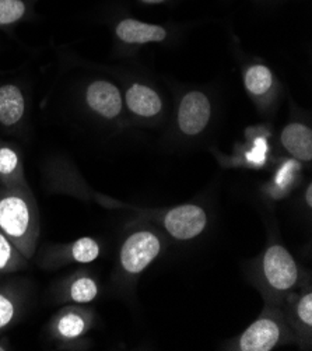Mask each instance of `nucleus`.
Segmentation results:
<instances>
[{
	"label": "nucleus",
	"mask_w": 312,
	"mask_h": 351,
	"mask_svg": "<svg viewBox=\"0 0 312 351\" xmlns=\"http://www.w3.org/2000/svg\"><path fill=\"white\" fill-rule=\"evenodd\" d=\"M99 243L91 237H83L73 243L67 245L63 250L62 258L66 262L77 263H91L99 256Z\"/></svg>",
	"instance_id": "dca6fc26"
},
{
	"label": "nucleus",
	"mask_w": 312,
	"mask_h": 351,
	"mask_svg": "<svg viewBox=\"0 0 312 351\" xmlns=\"http://www.w3.org/2000/svg\"><path fill=\"white\" fill-rule=\"evenodd\" d=\"M20 294L10 287H0V330L10 326L20 315Z\"/></svg>",
	"instance_id": "a211bd4d"
},
{
	"label": "nucleus",
	"mask_w": 312,
	"mask_h": 351,
	"mask_svg": "<svg viewBox=\"0 0 312 351\" xmlns=\"http://www.w3.org/2000/svg\"><path fill=\"white\" fill-rule=\"evenodd\" d=\"M283 147L300 161L312 158V130L302 123H290L282 132Z\"/></svg>",
	"instance_id": "f8f14e48"
},
{
	"label": "nucleus",
	"mask_w": 312,
	"mask_h": 351,
	"mask_svg": "<svg viewBox=\"0 0 312 351\" xmlns=\"http://www.w3.org/2000/svg\"><path fill=\"white\" fill-rule=\"evenodd\" d=\"M25 14L23 0H0V25H10Z\"/></svg>",
	"instance_id": "aec40b11"
},
{
	"label": "nucleus",
	"mask_w": 312,
	"mask_h": 351,
	"mask_svg": "<svg viewBox=\"0 0 312 351\" xmlns=\"http://www.w3.org/2000/svg\"><path fill=\"white\" fill-rule=\"evenodd\" d=\"M0 184L3 188L27 186L24 168L17 152L10 146H0Z\"/></svg>",
	"instance_id": "4468645a"
},
{
	"label": "nucleus",
	"mask_w": 312,
	"mask_h": 351,
	"mask_svg": "<svg viewBox=\"0 0 312 351\" xmlns=\"http://www.w3.org/2000/svg\"><path fill=\"white\" fill-rule=\"evenodd\" d=\"M5 350H8V347L3 346V344H0V351H5Z\"/></svg>",
	"instance_id": "5701e85b"
},
{
	"label": "nucleus",
	"mask_w": 312,
	"mask_h": 351,
	"mask_svg": "<svg viewBox=\"0 0 312 351\" xmlns=\"http://www.w3.org/2000/svg\"><path fill=\"white\" fill-rule=\"evenodd\" d=\"M285 319L293 333L294 341L301 347H309L312 335V293L287 294L285 297Z\"/></svg>",
	"instance_id": "423d86ee"
},
{
	"label": "nucleus",
	"mask_w": 312,
	"mask_h": 351,
	"mask_svg": "<svg viewBox=\"0 0 312 351\" xmlns=\"http://www.w3.org/2000/svg\"><path fill=\"white\" fill-rule=\"evenodd\" d=\"M142 2H146V3H161V2H164V0H142Z\"/></svg>",
	"instance_id": "4be33fe9"
},
{
	"label": "nucleus",
	"mask_w": 312,
	"mask_h": 351,
	"mask_svg": "<svg viewBox=\"0 0 312 351\" xmlns=\"http://www.w3.org/2000/svg\"><path fill=\"white\" fill-rule=\"evenodd\" d=\"M98 293L99 289L95 278L88 274H76L67 285L64 297L75 304H88L97 298Z\"/></svg>",
	"instance_id": "2eb2a0df"
},
{
	"label": "nucleus",
	"mask_w": 312,
	"mask_h": 351,
	"mask_svg": "<svg viewBox=\"0 0 312 351\" xmlns=\"http://www.w3.org/2000/svg\"><path fill=\"white\" fill-rule=\"evenodd\" d=\"M245 87L247 90L256 97L265 95L273 86V75L270 69L263 64L251 66L245 72Z\"/></svg>",
	"instance_id": "6ab92c4d"
},
{
	"label": "nucleus",
	"mask_w": 312,
	"mask_h": 351,
	"mask_svg": "<svg viewBox=\"0 0 312 351\" xmlns=\"http://www.w3.org/2000/svg\"><path fill=\"white\" fill-rule=\"evenodd\" d=\"M86 101L91 111L106 119L117 118L123 107L121 91L106 80H95L87 87Z\"/></svg>",
	"instance_id": "1a4fd4ad"
},
{
	"label": "nucleus",
	"mask_w": 312,
	"mask_h": 351,
	"mask_svg": "<svg viewBox=\"0 0 312 351\" xmlns=\"http://www.w3.org/2000/svg\"><path fill=\"white\" fill-rule=\"evenodd\" d=\"M293 341L294 337L283 312L274 305H267L261 317L242 332L230 347L237 351H270L277 346Z\"/></svg>",
	"instance_id": "f03ea898"
},
{
	"label": "nucleus",
	"mask_w": 312,
	"mask_h": 351,
	"mask_svg": "<svg viewBox=\"0 0 312 351\" xmlns=\"http://www.w3.org/2000/svg\"><path fill=\"white\" fill-rule=\"evenodd\" d=\"M154 220L160 219V226L164 231L177 241H189L200 235L207 226V215L204 208L197 204H182L160 212L153 216Z\"/></svg>",
	"instance_id": "39448f33"
},
{
	"label": "nucleus",
	"mask_w": 312,
	"mask_h": 351,
	"mask_svg": "<svg viewBox=\"0 0 312 351\" xmlns=\"http://www.w3.org/2000/svg\"><path fill=\"white\" fill-rule=\"evenodd\" d=\"M28 259L16 248V245L0 230V274L14 273L24 269Z\"/></svg>",
	"instance_id": "f3484780"
},
{
	"label": "nucleus",
	"mask_w": 312,
	"mask_h": 351,
	"mask_svg": "<svg viewBox=\"0 0 312 351\" xmlns=\"http://www.w3.org/2000/svg\"><path fill=\"white\" fill-rule=\"evenodd\" d=\"M212 115V105L200 91L188 93L178 108V126L187 136H196L204 130Z\"/></svg>",
	"instance_id": "0eeeda50"
},
{
	"label": "nucleus",
	"mask_w": 312,
	"mask_h": 351,
	"mask_svg": "<svg viewBox=\"0 0 312 351\" xmlns=\"http://www.w3.org/2000/svg\"><path fill=\"white\" fill-rule=\"evenodd\" d=\"M126 104L129 110L143 118H152L160 114L163 102L160 95L150 87L143 84H133L126 91Z\"/></svg>",
	"instance_id": "9b49d317"
},
{
	"label": "nucleus",
	"mask_w": 312,
	"mask_h": 351,
	"mask_svg": "<svg viewBox=\"0 0 312 351\" xmlns=\"http://www.w3.org/2000/svg\"><path fill=\"white\" fill-rule=\"evenodd\" d=\"M163 241L157 232L150 228H139L133 231L122 243L119 251L121 270L136 277L146 270L161 254Z\"/></svg>",
	"instance_id": "20e7f679"
},
{
	"label": "nucleus",
	"mask_w": 312,
	"mask_h": 351,
	"mask_svg": "<svg viewBox=\"0 0 312 351\" xmlns=\"http://www.w3.org/2000/svg\"><path fill=\"white\" fill-rule=\"evenodd\" d=\"M40 228L38 204L28 185L0 191V230L28 261L36 254Z\"/></svg>",
	"instance_id": "f257e3e1"
},
{
	"label": "nucleus",
	"mask_w": 312,
	"mask_h": 351,
	"mask_svg": "<svg viewBox=\"0 0 312 351\" xmlns=\"http://www.w3.org/2000/svg\"><path fill=\"white\" fill-rule=\"evenodd\" d=\"M259 280L266 293L280 300L300 285L301 270L283 245L272 243L261 258Z\"/></svg>",
	"instance_id": "7ed1b4c3"
},
{
	"label": "nucleus",
	"mask_w": 312,
	"mask_h": 351,
	"mask_svg": "<svg viewBox=\"0 0 312 351\" xmlns=\"http://www.w3.org/2000/svg\"><path fill=\"white\" fill-rule=\"evenodd\" d=\"M25 112V101L21 90L14 84L0 87V123L13 126L19 123Z\"/></svg>",
	"instance_id": "ddd939ff"
},
{
	"label": "nucleus",
	"mask_w": 312,
	"mask_h": 351,
	"mask_svg": "<svg viewBox=\"0 0 312 351\" xmlns=\"http://www.w3.org/2000/svg\"><path fill=\"white\" fill-rule=\"evenodd\" d=\"M305 202L309 207L312 206V184H308V188L305 192Z\"/></svg>",
	"instance_id": "412c9836"
},
{
	"label": "nucleus",
	"mask_w": 312,
	"mask_h": 351,
	"mask_svg": "<svg viewBox=\"0 0 312 351\" xmlns=\"http://www.w3.org/2000/svg\"><path fill=\"white\" fill-rule=\"evenodd\" d=\"M93 325V313L77 306L62 309L51 324V332L55 339L72 341L84 336Z\"/></svg>",
	"instance_id": "6e6552de"
},
{
	"label": "nucleus",
	"mask_w": 312,
	"mask_h": 351,
	"mask_svg": "<svg viewBox=\"0 0 312 351\" xmlns=\"http://www.w3.org/2000/svg\"><path fill=\"white\" fill-rule=\"evenodd\" d=\"M117 35L126 44H147L165 40L167 31L160 25H153L137 20H123L117 27Z\"/></svg>",
	"instance_id": "9d476101"
}]
</instances>
